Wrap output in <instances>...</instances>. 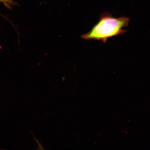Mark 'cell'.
<instances>
[{
    "mask_svg": "<svg viewBox=\"0 0 150 150\" xmlns=\"http://www.w3.org/2000/svg\"><path fill=\"white\" fill-rule=\"evenodd\" d=\"M0 1H1V0H0Z\"/></svg>",
    "mask_w": 150,
    "mask_h": 150,
    "instance_id": "2",
    "label": "cell"
},
{
    "mask_svg": "<svg viewBox=\"0 0 150 150\" xmlns=\"http://www.w3.org/2000/svg\"><path fill=\"white\" fill-rule=\"evenodd\" d=\"M129 22L128 18L114 17L109 13L105 12L100 14L96 24L81 38L88 40H101L105 43L109 38L124 34L126 31L124 28L128 26Z\"/></svg>",
    "mask_w": 150,
    "mask_h": 150,
    "instance_id": "1",
    "label": "cell"
}]
</instances>
